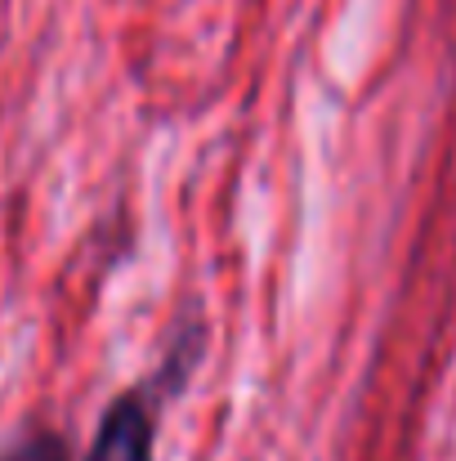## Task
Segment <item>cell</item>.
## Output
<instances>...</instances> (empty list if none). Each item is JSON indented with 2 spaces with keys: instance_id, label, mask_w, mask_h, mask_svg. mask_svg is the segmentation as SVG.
<instances>
[{
  "instance_id": "obj_2",
  "label": "cell",
  "mask_w": 456,
  "mask_h": 461,
  "mask_svg": "<svg viewBox=\"0 0 456 461\" xmlns=\"http://www.w3.org/2000/svg\"><path fill=\"white\" fill-rule=\"evenodd\" d=\"M0 461H67V444L49 430H36V435L18 439Z\"/></svg>"
},
{
  "instance_id": "obj_1",
  "label": "cell",
  "mask_w": 456,
  "mask_h": 461,
  "mask_svg": "<svg viewBox=\"0 0 456 461\" xmlns=\"http://www.w3.org/2000/svg\"><path fill=\"white\" fill-rule=\"evenodd\" d=\"M85 461H152V408L139 390L108 408Z\"/></svg>"
}]
</instances>
